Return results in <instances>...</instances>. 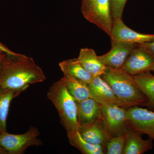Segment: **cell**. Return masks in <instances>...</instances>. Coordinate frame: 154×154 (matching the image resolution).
Instances as JSON below:
<instances>
[{"label": "cell", "instance_id": "cell-1", "mask_svg": "<svg viewBox=\"0 0 154 154\" xmlns=\"http://www.w3.org/2000/svg\"><path fill=\"white\" fill-rule=\"evenodd\" d=\"M46 80L33 58L17 53L6 54L0 63V88L25 91L30 85Z\"/></svg>", "mask_w": 154, "mask_h": 154}, {"label": "cell", "instance_id": "cell-2", "mask_svg": "<svg viewBox=\"0 0 154 154\" xmlns=\"http://www.w3.org/2000/svg\"><path fill=\"white\" fill-rule=\"evenodd\" d=\"M109 84L115 96L125 109L134 106H144L147 99L138 88L134 76L122 69L107 67L101 76Z\"/></svg>", "mask_w": 154, "mask_h": 154}, {"label": "cell", "instance_id": "cell-3", "mask_svg": "<svg viewBox=\"0 0 154 154\" xmlns=\"http://www.w3.org/2000/svg\"><path fill=\"white\" fill-rule=\"evenodd\" d=\"M47 97L57 110L61 123L66 131L67 136L79 130L76 102L69 94L61 79L50 88Z\"/></svg>", "mask_w": 154, "mask_h": 154}, {"label": "cell", "instance_id": "cell-4", "mask_svg": "<svg viewBox=\"0 0 154 154\" xmlns=\"http://www.w3.org/2000/svg\"><path fill=\"white\" fill-rule=\"evenodd\" d=\"M38 128L31 126L27 132L22 134H11L6 132L0 133V145L8 154H22L29 147L41 146Z\"/></svg>", "mask_w": 154, "mask_h": 154}, {"label": "cell", "instance_id": "cell-5", "mask_svg": "<svg viewBox=\"0 0 154 154\" xmlns=\"http://www.w3.org/2000/svg\"><path fill=\"white\" fill-rule=\"evenodd\" d=\"M102 120L109 137L125 134L128 125L126 119V109L117 105H101Z\"/></svg>", "mask_w": 154, "mask_h": 154}, {"label": "cell", "instance_id": "cell-6", "mask_svg": "<svg viewBox=\"0 0 154 154\" xmlns=\"http://www.w3.org/2000/svg\"><path fill=\"white\" fill-rule=\"evenodd\" d=\"M127 123L136 131L154 140V112L134 106L126 110Z\"/></svg>", "mask_w": 154, "mask_h": 154}, {"label": "cell", "instance_id": "cell-7", "mask_svg": "<svg viewBox=\"0 0 154 154\" xmlns=\"http://www.w3.org/2000/svg\"><path fill=\"white\" fill-rule=\"evenodd\" d=\"M121 69L133 76L154 72V57L136 44Z\"/></svg>", "mask_w": 154, "mask_h": 154}, {"label": "cell", "instance_id": "cell-8", "mask_svg": "<svg viewBox=\"0 0 154 154\" xmlns=\"http://www.w3.org/2000/svg\"><path fill=\"white\" fill-rule=\"evenodd\" d=\"M111 43L124 42L137 44L154 41V34L138 33L128 28L124 24L122 19L113 21L111 35Z\"/></svg>", "mask_w": 154, "mask_h": 154}, {"label": "cell", "instance_id": "cell-9", "mask_svg": "<svg viewBox=\"0 0 154 154\" xmlns=\"http://www.w3.org/2000/svg\"><path fill=\"white\" fill-rule=\"evenodd\" d=\"M91 98L102 105H117L121 107L120 102L113 93L110 85L101 76H96L88 85Z\"/></svg>", "mask_w": 154, "mask_h": 154}, {"label": "cell", "instance_id": "cell-10", "mask_svg": "<svg viewBox=\"0 0 154 154\" xmlns=\"http://www.w3.org/2000/svg\"><path fill=\"white\" fill-rule=\"evenodd\" d=\"M87 20L98 26L110 37L113 20L110 13V0H95Z\"/></svg>", "mask_w": 154, "mask_h": 154}, {"label": "cell", "instance_id": "cell-11", "mask_svg": "<svg viewBox=\"0 0 154 154\" xmlns=\"http://www.w3.org/2000/svg\"><path fill=\"white\" fill-rule=\"evenodd\" d=\"M111 44L110 51L104 55L98 56V58L105 66L121 69L136 44L124 42H116Z\"/></svg>", "mask_w": 154, "mask_h": 154}, {"label": "cell", "instance_id": "cell-12", "mask_svg": "<svg viewBox=\"0 0 154 154\" xmlns=\"http://www.w3.org/2000/svg\"><path fill=\"white\" fill-rule=\"evenodd\" d=\"M76 103L79 128L102 119L101 105L94 99L88 98Z\"/></svg>", "mask_w": 154, "mask_h": 154}, {"label": "cell", "instance_id": "cell-13", "mask_svg": "<svg viewBox=\"0 0 154 154\" xmlns=\"http://www.w3.org/2000/svg\"><path fill=\"white\" fill-rule=\"evenodd\" d=\"M78 131L83 139L86 141L102 146L105 149L109 137L102 119L80 127Z\"/></svg>", "mask_w": 154, "mask_h": 154}, {"label": "cell", "instance_id": "cell-14", "mask_svg": "<svg viewBox=\"0 0 154 154\" xmlns=\"http://www.w3.org/2000/svg\"><path fill=\"white\" fill-rule=\"evenodd\" d=\"M143 134L128 126L126 133V140L122 154H143L153 147V140H144Z\"/></svg>", "mask_w": 154, "mask_h": 154}, {"label": "cell", "instance_id": "cell-15", "mask_svg": "<svg viewBox=\"0 0 154 154\" xmlns=\"http://www.w3.org/2000/svg\"><path fill=\"white\" fill-rule=\"evenodd\" d=\"M64 76L88 85L94 76L84 68L77 58L63 61L59 64Z\"/></svg>", "mask_w": 154, "mask_h": 154}, {"label": "cell", "instance_id": "cell-16", "mask_svg": "<svg viewBox=\"0 0 154 154\" xmlns=\"http://www.w3.org/2000/svg\"><path fill=\"white\" fill-rule=\"evenodd\" d=\"M77 59L87 71L94 76H102L107 69V66L99 60L95 51L91 48H82Z\"/></svg>", "mask_w": 154, "mask_h": 154}, {"label": "cell", "instance_id": "cell-17", "mask_svg": "<svg viewBox=\"0 0 154 154\" xmlns=\"http://www.w3.org/2000/svg\"><path fill=\"white\" fill-rule=\"evenodd\" d=\"M23 91L0 88V133L7 131V120L11 101Z\"/></svg>", "mask_w": 154, "mask_h": 154}, {"label": "cell", "instance_id": "cell-18", "mask_svg": "<svg viewBox=\"0 0 154 154\" xmlns=\"http://www.w3.org/2000/svg\"><path fill=\"white\" fill-rule=\"evenodd\" d=\"M135 82L144 94L147 102L144 106L154 110V75L146 72L134 76Z\"/></svg>", "mask_w": 154, "mask_h": 154}, {"label": "cell", "instance_id": "cell-19", "mask_svg": "<svg viewBox=\"0 0 154 154\" xmlns=\"http://www.w3.org/2000/svg\"><path fill=\"white\" fill-rule=\"evenodd\" d=\"M67 136L69 143L78 149L82 154H105V148L86 141L82 137L79 131Z\"/></svg>", "mask_w": 154, "mask_h": 154}, {"label": "cell", "instance_id": "cell-20", "mask_svg": "<svg viewBox=\"0 0 154 154\" xmlns=\"http://www.w3.org/2000/svg\"><path fill=\"white\" fill-rule=\"evenodd\" d=\"M61 79L63 81L69 94L76 102H80L91 98V93L88 85L65 76Z\"/></svg>", "mask_w": 154, "mask_h": 154}, {"label": "cell", "instance_id": "cell-21", "mask_svg": "<svg viewBox=\"0 0 154 154\" xmlns=\"http://www.w3.org/2000/svg\"><path fill=\"white\" fill-rule=\"evenodd\" d=\"M126 140V134L109 137L105 146V154H122Z\"/></svg>", "mask_w": 154, "mask_h": 154}, {"label": "cell", "instance_id": "cell-22", "mask_svg": "<svg viewBox=\"0 0 154 154\" xmlns=\"http://www.w3.org/2000/svg\"><path fill=\"white\" fill-rule=\"evenodd\" d=\"M127 0H110V13L113 21L122 19L125 6Z\"/></svg>", "mask_w": 154, "mask_h": 154}, {"label": "cell", "instance_id": "cell-23", "mask_svg": "<svg viewBox=\"0 0 154 154\" xmlns=\"http://www.w3.org/2000/svg\"><path fill=\"white\" fill-rule=\"evenodd\" d=\"M95 2V0H82L81 10L85 19H88L93 8Z\"/></svg>", "mask_w": 154, "mask_h": 154}, {"label": "cell", "instance_id": "cell-24", "mask_svg": "<svg viewBox=\"0 0 154 154\" xmlns=\"http://www.w3.org/2000/svg\"><path fill=\"white\" fill-rule=\"evenodd\" d=\"M137 45L145 50L154 57V41L140 43L137 44Z\"/></svg>", "mask_w": 154, "mask_h": 154}, {"label": "cell", "instance_id": "cell-25", "mask_svg": "<svg viewBox=\"0 0 154 154\" xmlns=\"http://www.w3.org/2000/svg\"><path fill=\"white\" fill-rule=\"evenodd\" d=\"M0 50L5 53L7 54H8V55H15V54H17V53L11 51L8 48L6 47L3 44H2L1 42H0Z\"/></svg>", "mask_w": 154, "mask_h": 154}, {"label": "cell", "instance_id": "cell-26", "mask_svg": "<svg viewBox=\"0 0 154 154\" xmlns=\"http://www.w3.org/2000/svg\"><path fill=\"white\" fill-rule=\"evenodd\" d=\"M0 154H8L7 151L1 145H0Z\"/></svg>", "mask_w": 154, "mask_h": 154}, {"label": "cell", "instance_id": "cell-27", "mask_svg": "<svg viewBox=\"0 0 154 154\" xmlns=\"http://www.w3.org/2000/svg\"><path fill=\"white\" fill-rule=\"evenodd\" d=\"M7 54L0 50V60H2L5 57Z\"/></svg>", "mask_w": 154, "mask_h": 154}, {"label": "cell", "instance_id": "cell-28", "mask_svg": "<svg viewBox=\"0 0 154 154\" xmlns=\"http://www.w3.org/2000/svg\"><path fill=\"white\" fill-rule=\"evenodd\" d=\"M2 60H0V63H1V61H2Z\"/></svg>", "mask_w": 154, "mask_h": 154}]
</instances>
